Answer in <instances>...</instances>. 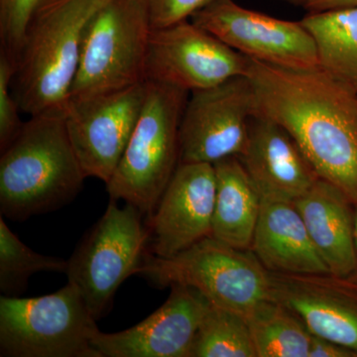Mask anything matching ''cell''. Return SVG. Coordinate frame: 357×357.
<instances>
[{"instance_id":"1","label":"cell","mask_w":357,"mask_h":357,"mask_svg":"<svg viewBox=\"0 0 357 357\" xmlns=\"http://www.w3.org/2000/svg\"><path fill=\"white\" fill-rule=\"evenodd\" d=\"M256 114L286 129L321 178L357 206V93L318 68L294 70L249 59Z\"/></svg>"},{"instance_id":"2","label":"cell","mask_w":357,"mask_h":357,"mask_svg":"<svg viewBox=\"0 0 357 357\" xmlns=\"http://www.w3.org/2000/svg\"><path fill=\"white\" fill-rule=\"evenodd\" d=\"M86 176L70 142L65 109L32 115L0 157V213L16 222L70 204Z\"/></svg>"},{"instance_id":"3","label":"cell","mask_w":357,"mask_h":357,"mask_svg":"<svg viewBox=\"0 0 357 357\" xmlns=\"http://www.w3.org/2000/svg\"><path fill=\"white\" fill-rule=\"evenodd\" d=\"M109 0H45L26 30L11 82L21 112L65 109L77 69L84 30Z\"/></svg>"},{"instance_id":"4","label":"cell","mask_w":357,"mask_h":357,"mask_svg":"<svg viewBox=\"0 0 357 357\" xmlns=\"http://www.w3.org/2000/svg\"><path fill=\"white\" fill-rule=\"evenodd\" d=\"M145 82L139 119L107 191L112 201L123 199L150 218L180 165V124L190 93Z\"/></svg>"},{"instance_id":"5","label":"cell","mask_w":357,"mask_h":357,"mask_svg":"<svg viewBox=\"0 0 357 357\" xmlns=\"http://www.w3.org/2000/svg\"><path fill=\"white\" fill-rule=\"evenodd\" d=\"M137 275L159 288L196 289L213 306L245 318L269 298V272L251 249L232 248L211 236L172 257L146 256Z\"/></svg>"},{"instance_id":"6","label":"cell","mask_w":357,"mask_h":357,"mask_svg":"<svg viewBox=\"0 0 357 357\" xmlns=\"http://www.w3.org/2000/svg\"><path fill=\"white\" fill-rule=\"evenodd\" d=\"M153 28L146 0H109L84 30L69 100H86L145 82Z\"/></svg>"},{"instance_id":"7","label":"cell","mask_w":357,"mask_h":357,"mask_svg":"<svg viewBox=\"0 0 357 357\" xmlns=\"http://www.w3.org/2000/svg\"><path fill=\"white\" fill-rule=\"evenodd\" d=\"M83 296L68 282L57 292L0 299V356L100 357V332Z\"/></svg>"},{"instance_id":"8","label":"cell","mask_w":357,"mask_h":357,"mask_svg":"<svg viewBox=\"0 0 357 357\" xmlns=\"http://www.w3.org/2000/svg\"><path fill=\"white\" fill-rule=\"evenodd\" d=\"M143 217L132 204L121 208L112 199L68 260V282L79 289L96 321L109 312L121 284L137 274L146 257L150 232Z\"/></svg>"},{"instance_id":"9","label":"cell","mask_w":357,"mask_h":357,"mask_svg":"<svg viewBox=\"0 0 357 357\" xmlns=\"http://www.w3.org/2000/svg\"><path fill=\"white\" fill-rule=\"evenodd\" d=\"M256 114L252 84L246 76L192 91L180 124V164H215L239 157Z\"/></svg>"},{"instance_id":"10","label":"cell","mask_w":357,"mask_h":357,"mask_svg":"<svg viewBox=\"0 0 357 357\" xmlns=\"http://www.w3.org/2000/svg\"><path fill=\"white\" fill-rule=\"evenodd\" d=\"M191 21L252 60L286 69L319 68L316 42L301 21L272 17L234 0H215Z\"/></svg>"},{"instance_id":"11","label":"cell","mask_w":357,"mask_h":357,"mask_svg":"<svg viewBox=\"0 0 357 357\" xmlns=\"http://www.w3.org/2000/svg\"><path fill=\"white\" fill-rule=\"evenodd\" d=\"M248 62L249 58L210 32L192 21L183 20L152 30L145 81L192 93L246 76Z\"/></svg>"},{"instance_id":"12","label":"cell","mask_w":357,"mask_h":357,"mask_svg":"<svg viewBox=\"0 0 357 357\" xmlns=\"http://www.w3.org/2000/svg\"><path fill=\"white\" fill-rule=\"evenodd\" d=\"M146 82L121 91L69 100L65 109L70 142L86 178L109 182L137 123Z\"/></svg>"},{"instance_id":"13","label":"cell","mask_w":357,"mask_h":357,"mask_svg":"<svg viewBox=\"0 0 357 357\" xmlns=\"http://www.w3.org/2000/svg\"><path fill=\"white\" fill-rule=\"evenodd\" d=\"M269 298L297 314L312 335L357 356V275L269 272Z\"/></svg>"},{"instance_id":"14","label":"cell","mask_w":357,"mask_h":357,"mask_svg":"<svg viewBox=\"0 0 357 357\" xmlns=\"http://www.w3.org/2000/svg\"><path fill=\"white\" fill-rule=\"evenodd\" d=\"M215 167L181 163L149 218L151 251L167 258L211 236L215 208Z\"/></svg>"},{"instance_id":"15","label":"cell","mask_w":357,"mask_h":357,"mask_svg":"<svg viewBox=\"0 0 357 357\" xmlns=\"http://www.w3.org/2000/svg\"><path fill=\"white\" fill-rule=\"evenodd\" d=\"M166 302L137 325L98 332L93 347L100 357H189L211 303L196 289L173 284Z\"/></svg>"},{"instance_id":"16","label":"cell","mask_w":357,"mask_h":357,"mask_svg":"<svg viewBox=\"0 0 357 357\" xmlns=\"http://www.w3.org/2000/svg\"><path fill=\"white\" fill-rule=\"evenodd\" d=\"M238 158L262 201L295 202L319 178L290 133L259 114L251 119Z\"/></svg>"},{"instance_id":"17","label":"cell","mask_w":357,"mask_h":357,"mask_svg":"<svg viewBox=\"0 0 357 357\" xmlns=\"http://www.w3.org/2000/svg\"><path fill=\"white\" fill-rule=\"evenodd\" d=\"M294 204L330 273L357 275L356 204L342 190L321 178Z\"/></svg>"},{"instance_id":"18","label":"cell","mask_w":357,"mask_h":357,"mask_svg":"<svg viewBox=\"0 0 357 357\" xmlns=\"http://www.w3.org/2000/svg\"><path fill=\"white\" fill-rule=\"evenodd\" d=\"M250 249L268 272L330 273L294 202L262 201Z\"/></svg>"},{"instance_id":"19","label":"cell","mask_w":357,"mask_h":357,"mask_svg":"<svg viewBox=\"0 0 357 357\" xmlns=\"http://www.w3.org/2000/svg\"><path fill=\"white\" fill-rule=\"evenodd\" d=\"M213 167L217 190L211 236L248 250L261 211V196L238 157L220 160Z\"/></svg>"},{"instance_id":"20","label":"cell","mask_w":357,"mask_h":357,"mask_svg":"<svg viewBox=\"0 0 357 357\" xmlns=\"http://www.w3.org/2000/svg\"><path fill=\"white\" fill-rule=\"evenodd\" d=\"M301 22L316 42L319 68L357 93V7L307 14Z\"/></svg>"},{"instance_id":"21","label":"cell","mask_w":357,"mask_h":357,"mask_svg":"<svg viewBox=\"0 0 357 357\" xmlns=\"http://www.w3.org/2000/svg\"><path fill=\"white\" fill-rule=\"evenodd\" d=\"M246 319L256 357H309L312 333L287 307L268 298Z\"/></svg>"},{"instance_id":"22","label":"cell","mask_w":357,"mask_h":357,"mask_svg":"<svg viewBox=\"0 0 357 357\" xmlns=\"http://www.w3.org/2000/svg\"><path fill=\"white\" fill-rule=\"evenodd\" d=\"M189 357H256L248 319L238 312L211 304Z\"/></svg>"},{"instance_id":"23","label":"cell","mask_w":357,"mask_h":357,"mask_svg":"<svg viewBox=\"0 0 357 357\" xmlns=\"http://www.w3.org/2000/svg\"><path fill=\"white\" fill-rule=\"evenodd\" d=\"M67 260L35 252L9 229L0 218V292L6 297H17L24 292L28 281L39 272H62Z\"/></svg>"},{"instance_id":"24","label":"cell","mask_w":357,"mask_h":357,"mask_svg":"<svg viewBox=\"0 0 357 357\" xmlns=\"http://www.w3.org/2000/svg\"><path fill=\"white\" fill-rule=\"evenodd\" d=\"M45 0H0V41L1 50L15 61L26 30L37 9Z\"/></svg>"},{"instance_id":"25","label":"cell","mask_w":357,"mask_h":357,"mask_svg":"<svg viewBox=\"0 0 357 357\" xmlns=\"http://www.w3.org/2000/svg\"><path fill=\"white\" fill-rule=\"evenodd\" d=\"M14 70L15 61L0 51V151L6 149L23 124L20 119V105L11 89Z\"/></svg>"},{"instance_id":"26","label":"cell","mask_w":357,"mask_h":357,"mask_svg":"<svg viewBox=\"0 0 357 357\" xmlns=\"http://www.w3.org/2000/svg\"><path fill=\"white\" fill-rule=\"evenodd\" d=\"M215 0H146L152 28L167 27L191 18Z\"/></svg>"},{"instance_id":"27","label":"cell","mask_w":357,"mask_h":357,"mask_svg":"<svg viewBox=\"0 0 357 357\" xmlns=\"http://www.w3.org/2000/svg\"><path fill=\"white\" fill-rule=\"evenodd\" d=\"M290 6L300 7L307 14L323 13L338 9L357 7V0H277Z\"/></svg>"},{"instance_id":"28","label":"cell","mask_w":357,"mask_h":357,"mask_svg":"<svg viewBox=\"0 0 357 357\" xmlns=\"http://www.w3.org/2000/svg\"><path fill=\"white\" fill-rule=\"evenodd\" d=\"M309 357H357L351 349L312 335Z\"/></svg>"},{"instance_id":"29","label":"cell","mask_w":357,"mask_h":357,"mask_svg":"<svg viewBox=\"0 0 357 357\" xmlns=\"http://www.w3.org/2000/svg\"><path fill=\"white\" fill-rule=\"evenodd\" d=\"M354 241H356V248L357 253V206H356V218H354Z\"/></svg>"}]
</instances>
